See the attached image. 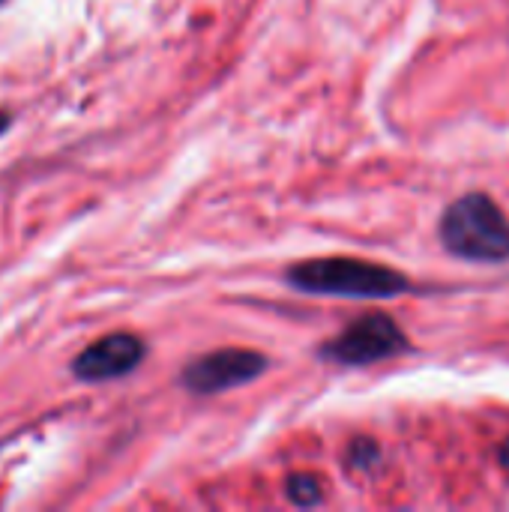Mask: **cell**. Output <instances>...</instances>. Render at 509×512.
I'll list each match as a JSON object with an SVG mask.
<instances>
[{
    "label": "cell",
    "instance_id": "obj_9",
    "mask_svg": "<svg viewBox=\"0 0 509 512\" xmlns=\"http://www.w3.org/2000/svg\"><path fill=\"white\" fill-rule=\"evenodd\" d=\"M501 462H504V465L509 468V441L504 444V447H501Z\"/></svg>",
    "mask_w": 509,
    "mask_h": 512
},
{
    "label": "cell",
    "instance_id": "obj_6",
    "mask_svg": "<svg viewBox=\"0 0 509 512\" xmlns=\"http://www.w3.org/2000/svg\"><path fill=\"white\" fill-rule=\"evenodd\" d=\"M288 498L297 507H315L324 501V483L315 474H294L288 480Z\"/></svg>",
    "mask_w": 509,
    "mask_h": 512
},
{
    "label": "cell",
    "instance_id": "obj_5",
    "mask_svg": "<svg viewBox=\"0 0 509 512\" xmlns=\"http://www.w3.org/2000/svg\"><path fill=\"white\" fill-rule=\"evenodd\" d=\"M147 348L135 333H111L87 345L75 360H72V375L81 381H114L129 375L141 360Z\"/></svg>",
    "mask_w": 509,
    "mask_h": 512
},
{
    "label": "cell",
    "instance_id": "obj_8",
    "mask_svg": "<svg viewBox=\"0 0 509 512\" xmlns=\"http://www.w3.org/2000/svg\"><path fill=\"white\" fill-rule=\"evenodd\" d=\"M9 123H12V117H9L6 111H0V135L6 132V126H9Z\"/></svg>",
    "mask_w": 509,
    "mask_h": 512
},
{
    "label": "cell",
    "instance_id": "obj_10",
    "mask_svg": "<svg viewBox=\"0 0 509 512\" xmlns=\"http://www.w3.org/2000/svg\"><path fill=\"white\" fill-rule=\"evenodd\" d=\"M0 3H3V0H0Z\"/></svg>",
    "mask_w": 509,
    "mask_h": 512
},
{
    "label": "cell",
    "instance_id": "obj_1",
    "mask_svg": "<svg viewBox=\"0 0 509 512\" xmlns=\"http://www.w3.org/2000/svg\"><path fill=\"white\" fill-rule=\"evenodd\" d=\"M288 282L306 294L351 297V300H381L411 288V282L399 270L360 258H312L294 264L288 270Z\"/></svg>",
    "mask_w": 509,
    "mask_h": 512
},
{
    "label": "cell",
    "instance_id": "obj_7",
    "mask_svg": "<svg viewBox=\"0 0 509 512\" xmlns=\"http://www.w3.org/2000/svg\"><path fill=\"white\" fill-rule=\"evenodd\" d=\"M369 459H378V447L369 444V441H357L354 450H351V465H354V468H369V465H366Z\"/></svg>",
    "mask_w": 509,
    "mask_h": 512
},
{
    "label": "cell",
    "instance_id": "obj_4",
    "mask_svg": "<svg viewBox=\"0 0 509 512\" xmlns=\"http://www.w3.org/2000/svg\"><path fill=\"white\" fill-rule=\"evenodd\" d=\"M267 372V357L249 348H222L192 360L183 369V387L195 396H216L249 384Z\"/></svg>",
    "mask_w": 509,
    "mask_h": 512
},
{
    "label": "cell",
    "instance_id": "obj_3",
    "mask_svg": "<svg viewBox=\"0 0 509 512\" xmlns=\"http://www.w3.org/2000/svg\"><path fill=\"white\" fill-rule=\"evenodd\" d=\"M408 348L402 327L387 315H366L345 327L336 339L324 342L321 357L339 366H372L387 357H396Z\"/></svg>",
    "mask_w": 509,
    "mask_h": 512
},
{
    "label": "cell",
    "instance_id": "obj_2",
    "mask_svg": "<svg viewBox=\"0 0 509 512\" xmlns=\"http://www.w3.org/2000/svg\"><path fill=\"white\" fill-rule=\"evenodd\" d=\"M441 243L465 261L498 264L509 258V219L483 192L462 195L441 216Z\"/></svg>",
    "mask_w": 509,
    "mask_h": 512
}]
</instances>
